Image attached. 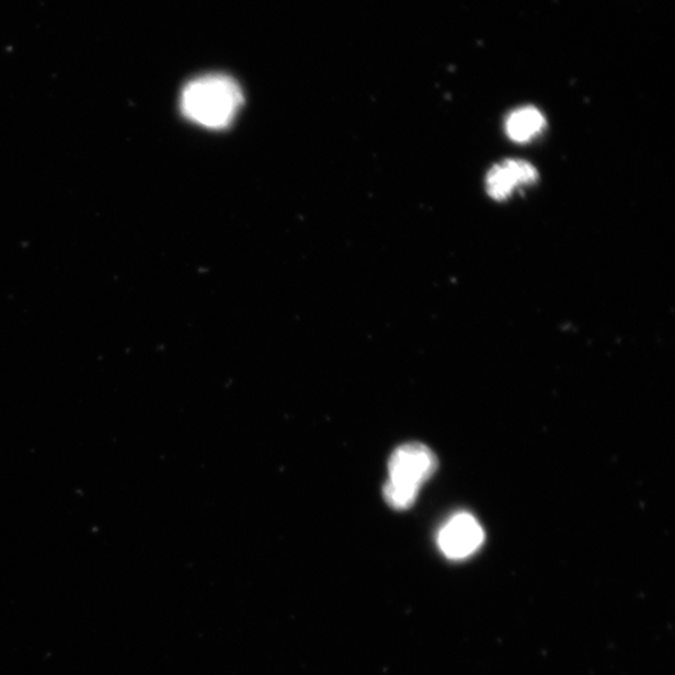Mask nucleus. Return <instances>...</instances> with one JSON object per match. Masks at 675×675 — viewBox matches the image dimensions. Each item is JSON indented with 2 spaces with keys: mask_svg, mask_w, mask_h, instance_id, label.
<instances>
[{
  "mask_svg": "<svg viewBox=\"0 0 675 675\" xmlns=\"http://www.w3.org/2000/svg\"><path fill=\"white\" fill-rule=\"evenodd\" d=\"M241 87L225 75H207L193 79L181 95V110L186 118L208 129H225L233 123L243 105Z\"/></svg>",
  "mask_w": 675,
  "mask_h": 675,
  "instance_id": "f257e3e1",
  "label": "nucleus"
},
{
  "mask_svg": "<svg viewBox=\"0 0 675 675\" xmlns=\"http://www.w3.org/2000/svg\"><path fill=\"white\" fill-rule=\"evenodd\" d=\"M438 460L434 453L424 444L410 443L399 447L389 459V481L420 488L437 470Z\"/></svg>",
  "mask_w": 675,
  "mask_h": 675,
  "instance_id": "f03ea898",
  "label": "nucleus"
},
{
  "mask_svg": "<svg viewBox=\"0 0 675 675\" xmlns=\"http://www.w3.org/2000/svg\"><path fill=\"white\" fill-rule=\"evenodd\" d=\"M484 541V530L472 514L453 515L438 533V546L450 559H465L477 552Z\"/></svg>",
  "mask_w": 675,
  "mask_h": 675,
  "instance_id": "7ed1b4c3",
  "label": "nucleus"
},
{
  "mask_svg": "<svg viewBox=\"0 0 675 675\" xmlns=\"http://www.w3.org/2000/svg\"><path fill=\"white\" fill-rule=\"evenodd\" d=\"M537 180L535 167L524 161L510 159L496 164L487 176V192L496 201L510 197L519 185H528Z\"/></svg>",
  "mask_w": 675,
  "mask_h": 675,
  "instance_id": "20e7f679",
  "label": "nucleus"
},
{
  "mask_svg": "<svg viewBox=\"0 0 675 675\" xmlns=\"http://www.w3.org/2000/svg\"><path fill=\"white\" fill-rule=\"evenodd\" d=\"M545 117L535 106H522L514 111L505 122L506 135L518 144H524L539 135L545 128Z\"/></svg>",
  "mask_w": 675,
  "mask_h": 675,
  "instance_id": "39448f33",
  "label": "nucleus"
},
{
  "mask_svg": "<svg viewBox=\"0 0 675 675\" xmlns=\"http://www.w3.org/2000/svg\"><path fill=\"white\" fill-rule=\"evenodd\" d=\"M419 492L413 487L388 481L385 485V500L394 510L404 511L415 503Z\"/></svg>",
  "mask_w": 675,
  "mask_h": 675,
  "instance_id": "423d86ee",
  "label": "nucleus"
}]
</instances>
